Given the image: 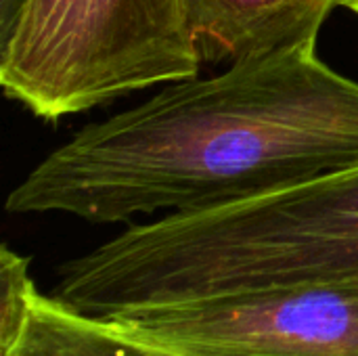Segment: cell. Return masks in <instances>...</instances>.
Returning <instances> with one entry per match:
<instances>
[{
  "label": "cell",
  "instance_id": "2",
  "mask_svg": "<svg viewBox=\"0 0 358 356\" xmlns=\"http://www.w3.org/2000/svg\"><path fill=\"white\" fill-rule=\"evenodd\" d=\"M298 283H358V162L222 208L130 225L63 262L52 296L109 315Z\"/></svg>",
  "mask_w": 358,
  "mask_h": 356
},
{
  "label": "cell",
  "instance_id": "6",
  "mask_svg": "<svg viewBox=\"0 0 358 356\" xmlns=\"http://www.w3.org/2000/svg\"><path fill=\"white\" fill-rule=\"evenodd\" d=\"M0 356H185L136 340L109 319L36 292L25 325Z\"/></svg>",
  "mask_w": 358,
  "mask_h": 356
},
{
  "label": "cell",
  "instance_id": "3",
  "mask_svg": "<svg viewBox=\"0 0 358 356\" xmlns=\"http://www.w3.org/2000/svg\"><path fill=\"white\" fill-rule=\"evenodd\" d=\"M185 0H25L0 42V86L57 122L199 76Z\"/></svg>",
  "mask_w": 358,
  "mask_h": 356
},
{
  "label": "cell",
  "instance_id": "1",
  "mask_svg": "<svg viewBox=\"0 0 358 356\" xmlns=\"http://www.w3.org/2000/svg\"><path fill=\"white\" fill-rule=\"evenodd\" d=\"M358 162V82L317 46L164 84L80 128L8 193V214L117 225L222 208Z\"/></svg>",
  "mask_w": 358,
  "mask_h": 356
},
{
  "label": "cell",
  "instance_id": "7",
  "mask_svg": "<svg viewBox=\"0 0 358 356\" xmlns=\"http://www.w3.org/2000/svg\"><path fill=\"white\" fill-rule=\"evenodd\" d=\"M38 287L29 275V258L8 245L0 248V355L19 338Z\"/></svg>",
  "mask_w": 358,
  "mask_h": 356
},
{
  "label": "cell",
  "instance_id": "4",
  "mask_svg": "<svg viewBox=\"0 0 358 356\" xmlns=\"http://www.w3.org/2000/svg\"><path fill=\"white\" fill-rule=\"evenodd\" d=\"M185 356H358V283H298L99 315Z\"/></svg>",
  "mask_w": 358,
  "mask_h": 356
},
{
  "label": "cell",
  "instance_id": "8",
  "mask_svg": "<svg viewBox=\"0 0 358 356\" xmlns=\"http://www.w3.org/2000/svg\"><path fill=\"white\" fill-rule=\"evenodd\" d=\"M25 0H0V42L8 38Z\"/></svg>",
  "mask_w": 358,
  "mask_h": 356
},
{
  "label": "cell",
  "instance_id": "5",
  "mask_svg": "<svg viewBox=\"0 0 358 356\" xmlns=\"http://www.w3.org/2000/svg\"><path fill=\"white\" fill-rule=\"evenodd\" d=\"M355 0H185L201 63H235L317 46L336 8Z\"/></svg>",
  "mask_w": 358,
  "mask_h": 356
},
{
  "label": "cell",
  "instance_id": "9",
  "mask_svg": "<svg viewBox=\"0 0 358 356\" xmlns=\"http://www.w3.org/2000/svg\"><path fill=\"white\" fill-rule=\"evenodd\" d=\"M348 10H352L355 15H358V0H355V2L350 4V8H348Z\"/></svg>",
  "mask_w": 358,
  "mask_h": 356
}]
</instances>
